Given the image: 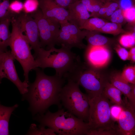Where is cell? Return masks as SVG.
<instances>
[{
    "label": "cell",
    "mask_w": 135,
    "mask_h": 135,
    "mask_svg": "<svg viewBox=\"0 0 135 135\" xmlns=\"http://www.w3.org/2000/svg\"><path fill=\"white\" fill-rule=\"evenodd\" d=\"M122 106L113 104L110 108V112L112 117L115 122L117 121L122 110Z\"/></svg>",
    "instance_id": "34"
},
{
    "label": "cell",
    "mask_w": 135,
    "mask_h": 135,
    "mask_svg": "<svg viewBox=\"0 0 135 135\" xmlns=\"http://www.w3.org/2000/svg\"><path fill=\"white\" fill-rule=\"evenodd\" d=\"M125 20L131 23H135V8L134 6L125 10H122Z\"/></svg>",
    "instance_id": "31"
},
{
    "label": "cell",
    "mask_w": 135,
    "mask_h": 135,
    "mask_svg": "<svg viewBox=\"0 0 135 135\" xmlns=\"http://www.w3.org/2000/svg\"><path fill=\"white\" fill-rule=\"evenodd\" d=\"M47 18L49 23L50 31L56 43L57 38L60 30V23L59 22L56 20L51 18Z\"/></svg>",
    "instance_id": "28"
},
{
    "label": "cell",
    "mask_w": 135,
    "mask_h": 135,
    "mask_svg": "<svg viewBox=\"0 0 135 135\" xmlns=\"http://www.w3.org/2000/svg\"><path fill=\"white\" fill-rule=\"evenodd\" d=\"M106 0H95L92 7V12L90 14V17H96L101 7Z\"/></svg>",
    "instance_id": "36"
},
{
    "label": "cell",
    "mask_w": 135,
    "mask_h": 135,
    "mask_svg": "<svg viewBox=\"0 0 135 135\" xmlns=\"http://www.w3.org/2000/svg\"><path fill=\"white\" fill-rule=\"evenodd\" d=\"M109 1H106L98 11L96 17L103 18L107 10Z\"/></svg>",
    "instance_id": "38"
},
{
    "label": "cell",
    "mask_w": 135,
    "mask_h": 135,
    "mask_svg": "<svg viewBox=\"0 0 135 135\" xmlns=\"http://www.w3.org/2000/svg\"><path fill=\"white\" fill-rule=\"evenodd\" d=\"M39 5L38 0H25L23 3V11L25 13L31 14L38 9Z\"/></svg>",
    "instance_id": "27"
},
{
    "label": "cell",
    "mask_w": 135,
    "mask_h": 135,
    "mask_svg": "<svg viewBox=\"0 0 135 135\" xmlns=\"http://www.w3.org/2000/svg\"><path fill=\"white\" fill-rule=\"evenodd\" d=\"M106 1H114L116 2H118V1L119 0H105Z\"/></svg>",
    "instance_id": "44"
},
{
    "label": "cell",
    "mask_w": 135,
    "mask_h": 135,
    "mask_svg": "<svg viewBox=\"0 0 135 135\" xmlns=\"http://www.w3.org/2000/svg\"><path fill=\"white\" fill-rule=\"evenodd\" d=\"M132 108L135 110V84H131V91L130 99L128 102Z\"/></svg>",
    "instance_id": "39"
},
{
    "label": "cell",
    "mask_w": 135,
    "mask_h": 135,
    "mask_svg": "<svg viewBox=\"0 0 135 135\" xmlns=\"http://www.w3.org/2000/svg\"><path fill=\"white\" fill-rule=\"evenodd\" d=\"M119 8L120 6L118 2L109 1L107 11L103 18L107 19Z\"/></svg>",
    "instance_id": "33"
},
{
    "label": "cell",
    "mask_w": 135,
    "mask_h": 135,
    "mask_svg": "<svg viewBox=\"0 0 135 135\" xmlns=\"http://www.w3.org/2000/svg\"><path fill=\"white\" fill-rule=\"evenodd\" d=\"M86 37L88 45L91 46H106L112 41L108 38L96 33L95 31H88Z\"/></svg>",
    "instance_id": "20"
},
{
    "label": "cell",
    "mask_w": 135,
    "mask_h": 135,
    "mask_svg": "<svg viewBox=\"0 0 135 135\" xmlns=\"http://www.w3.org/2000/svg\"><path fill=\"white\" fill-rule=\"evenodd\" d=\"M35 70V80L29 83L28 91L22 95V99L29 102L28 109L32 116L44 114L52 105L62 108L60 94L66 79L55 74L46 75L38 68Z\"/></svg>",
    "instance_id": "1"
},
{
    "label": "cell",
    "mask_w": 135,
    "mask_h": 135,
    "mask_svg": "<svg viewBox=\"0 0 135 135\" xmlns=\"http://www.w3.org/2000/svg\"><path fill=\"white\" fill-rule=\"evenodd\" d=\"M121 74L123 78L128 83L135 84V66L126 68Z\"/></svg>",
    "instance_id": "26"
},
{
    "label": "cell",
    "mask_w": 135,
    "mask_h": 135,
    "mask_svg": "<svg viewBox=\"0 0 135 135\" xmlns=\"http://www.w3.org/2000/svg\"><path fill=\"white\" fill-rule=\"evenodd\" d=\"M66 80H70L85 90L90 99L102 94L108 80L94 69L78 61L71 70L64 76Z\"/></svg>",
    "instance_id": "5"
},
{
    "label": "cell",
    "mask_w": 135,
    "mask_h": 135,
    "mask_svg": "<svg viewBox=\"0 0 135 135\" xmlns=\"http://www.w3.org/2000/svg\"><path fill=\"white\" fill-rule=\"evenodd\" d=\"M107 22L100 18H89L86 21L80 29L89 31H96L102 27Z\"/></svg>",
    "instance_id": "21"
},
{
    "label": "cell",
    "mask_w": 135,
    "mask_h": 135,
    "mask_svg": "<svg viewBox=\"0 0 135 135\" xmlns=\"http://www.w3.org/2000/svg\"><path fill=\"white\" fill-rule=\"evenodd\" d=\"M114 49L122 60H130L129 52L125 48L122 47L119 44H117L115 46Z\"/></svg>",
    "instance_id": "32"
},
{
    "label": "cell",
    "mask_w": 135,
    "mask_h": 135,
    "mask_svg": "<svg viewBox=\"0 0 135 135\" xmlns=\"http://www.w3.org/2000/svg\"><path fill=\"white\" fill-rule=\"evenodd\" d=\"M39 7L44 16L48 18L56 20L60 22L68 21V10L57 4L53 0H38Z\"/></svg>",
    "instance_id": "14"
},
{
    "label": "cell",
    "mask_w": 135,
    "mask_h": 135,
    "mask_svg": "<svg viewBox=\"0 0 135 135\" xmlns=\"http://www.w3.org/2000/svg\"><path fill=\"white\" fill-rule=\"evenodd\" d=\"M18 106V104L8 107L0 103V135H9L8 126L10 117L14 111Z\"/></svg>",
    "instance_id": "16"
},
{
    "label": "cell",
    "mask_w": 135,
    "mask_h": 135,
    "mask_svg": "<svg viewBox=\"0 0 135 135\" xmlns=\"http://www.w3.org/2000/svg\"><path fill=\"white\" fill-rule=\"evenodd\" d=\"M109 80L110 82L120 90L129 102L130 99L131 84H130L126 81L120 73L112 74Z\"/></svg>",
    "instance_id": "17"
},
{
    "label": "cell",
    "mask_w": 135,
    "mask_h": 135,
    "mask_svg": "<svg viewBox=\"0 0 135 135\" xmlns=\"http://www.w3.org/2000/svg\"><path fill=\"white\" fill-rule=\"evenodd\" d=\"M88 123L89 130L117 129L111 114L112 104L102 93L89 99Z\"/></svg>",
    "instance_id": "7"
},
{
    "label": "cell",
    "mask_w": 135,
    "mask_h": 135,
    "mask_svg": "<svg viewBox=\"0 0 135 135\" xmlns=\"http://www.w3.org/2000/svg\"><path fill=\"white\" fill-rule=\"evenodd\" d=\"M102 93L112 104L122 106L124 104L122 98V92L109 81L106 83Z\"/></svg>",
    "instance_id": "19"
},
{
    "label": "cell",
    "mask_w": 135,
    "mask_h": 135,
    "mask_svg": "<svg viewBox=\"0 0 135 135\" xmlns=\"http://www.w3.org/2000/svg\"><path fill=\"white\" fill-rule=\"evenodd\" d=\"M122 110L117 121L118 124L117 131L118 135L135 134V113L134 111L129 102L127 98L124 100Z\"/></svg>",
    "instance_id": "11"
},
{
    "label": "cell",
    "mask_w": 135,
    "mask_h": 135,
    "mask_svg": "<svg viewBox=\"0 0 135 135\" xmlns=\"http://www.w3.org/2000/svg\"><path fill=\"white\" fill-rule=\"evenodd\" d=\"M96 31L114 35L125 32L121 24L112 22H107L102 27Z\"/></svg>",
    "instance_id": "22"
},
{
    "label": "cell",
    "mask_w": 135,
    "mask_h": 135,
    "mask_svg": "<svg viewBox=\"0 0 135 135\" xmlns=\"http://www.w3.org/2000/svg\"><path fill=\"white\" fill-rule=\"evenodd\" d=\"M45 127L39 126L37 127L34 124H31L27 135H55L56 133L52 129L48 128H46Z\"/></svg>",
    "instance_id": "23"
},
{
    "label": "cell",
    "mask_w": 135,
    "mask_h": 135,
    "mask_svg": "<svg viewBox=\"0 0 135 135\" xmlns=\"http://www.w3.org/2000/svg\"><path fill=\"white\" fill-rule=\"evenodd\" d=\"M118 135L117 130H89L87 135Z\"/></svg>",
    "instance_id": "35"
},
{
    "label": "cell",
    "mask_w": 135,
    "mask_h": 135,
    "mask_svg": "<svg viewBox=\"0 0 135 135\" xmlns=\"http://www.w3.org/2000/svg\"><path fill=\"white\" fill-rule=\"evenodd\" d=\"M61 90L60 100L62 106L77 117L88 122L90 107L89 98L82 92L79 85L70 80Z\"/></svg>",
    "instance_id": "6"
},
{
    "label": "cell",
    "mask_w": 135,
    "mask_h": 135,
    "mask_svg": "<svg viewBox=\"0 0 135 135\" xmlns=\"http://www.w3.org/2000/svg\"><path fill=\"white\" fill-rule=\"evenodd\" d=\"M130 60L134 62H135V54L131 55L130 56Z\"/></svg>",
    "instance_id": "43"
},
{
    "label": "cell",
    "mask_w": 135,
    "mask_h": 135,
    "mask_svg": "<svg viewBox=\"0 0 135 135\" xmlns=\"http://www.w3.org/2000/svg\"><path fill=\"white\" fill-rule=\"evenodd\" d=\"M6 78V75L3 70L2 63L0 58V84L1 83L2 79L4 78Z\"/></svg>",
    "instance_id": "41"
},
{
    "label": "cell",
    "mask_w": 135,
    "mask_h": 135,
    "mask_svg": "<svg viewBox=\"0 0 135 135\" xmlns=\"http://www.w3.org/2000/svg\"><path fill=\"white\" fill-rule=\"evenodd\" d=\"M129 54L130 56L135 54V46H133L132 47L129 52Z\"/></svg>",
    "instance_id": "42"
},
{
    "label": "cell",
    "mask_w": 135,
    "mask_h": 135,
    "mask_svg": "<svg viewBox=\"0 0 135 135\" xmlns=\"http://www.w3.org/2000/svg\"></svg>",
    "instance_id": "45"
},
{
    "label": "cell",
    "mask_w": 135,
    "mask_h": 135,
    "mask_svg": "<svg viewBox=\"0 0 135 135\" xmlns=\"http://www.w3.org/2000/svg\"><path fill=\"white\" fill-rule=\"evenodd\" d=\"M33 56L38 68H53L56 75L63 78L80 59L71 49L62 46L60 48L54 47L48 50L41 48Z\"/></svg>",
    "instance_id": "3"
},
{
    "label": "cell",
    "mask_w": 135,
    "mask_h": 135,
    "mask_svg": "<svg viewBox=\"0 0 135 135\" xmlns=\"http://www.w3.org/2000/svg\"><path fill=\"white\" fill-rule=\"evenodd\" d=\"M67 10L69 13L68 21L80 28L90 17V14L80 0H76L71 4Z\"/></svg>",
    "instance_id": "15"
},
{
    "label": "cell",
    "mask_w": 135,
    "mask_h": 135,
    "mask_svg": "<svg viewBox=\"0 0 135 135\" xmlns=\"http://www.w3.org/2000/svg\"><path fill=\"white\" fill-rule=\"evenodd\" d=\"M12 18L0 20V51L2 52L8 50L9 45L11 37L9 26Z\"/></svg>",
    "instance_id": "18"
},
{
    "label": "cell",
    "mask_w": 135,
    "mask_h": 135,
    "mask_svg": "<svg viewBox=\"0 0 135 135\" xmlns=\"http://www.w3.org/2000/svg\"><path fill=\"white\" fill-rule=\"evenodd\" d=\"M60 6L68 9V7L76 0H53Z\"/></svg>",
    "instance_id": "37"
},
{
    "label": "cell",
    "mask_w": 135,
    "mask_h": 135,
    "mask_svg": "<svg viewBox=\"0 0 135 135\" xmlns=\"http://www.w3.org/2000/svg\"><path fill=\"white\" fill-rule=\"evenodd\" d=\"M0 58L6 78L16 85L21 94L23 95L26 93L29 84L22 82L18 77L14 63L15 59L10 50L1 52Z\"/></svg>",
    "instance_id": "10"
},
{
    "label": "cell",
    "mask_w": 135,
    "mask_h": 135,
    "mask_svg": "<svg viewBox=\"0 0 135 135\" xmlns=\"http://www.w3.org/2000/svg\"><path fill=\"white\" fill-rule=\"evenodd\" d=\"M30 14L37 23L41 47L45 49L46 47V50L54 47L56 44V42L50 31L47 18L38 8Z\"/></svg>",
    "instance_id": "12"
},
{
    "label": "cell",
    "mask_w": 135,
    "mask_h": 135,
    "mask_svg": "<svg viewBox=\"0 0 135 135\" xmlns=\"http://www.w3.org/2000/svg\"><path fill=\"white\" fill-rule=\"evenodd\" d=\"M34 116V120L39 123V126L50 128L58 135H87L90 129L88 122L63 108L54 112L48 110L45 114Z\"/></svg>",
    "instance_id": "2"
},
{
    "label": "cell",
    "mask_w": 135,
    "mask_h": 135,
    "mask_svg": "<svg viewBox=\"0 0 135 135\" xmlns=\"http://www.w3.org/2000/svg\"><path fill=\"white\" fill-rule=\"evenodd\" d=\"M119 3L120 8L122 10L126 9L132 6L130 0H120Z\"/></svg>",
    "instance_id": "40"
},
{
    "label": "cell",
    "mask_w": 135,
    "mask_h": 135,
    "mask_svg": "<svg viewBox=\"0 0 135 135\" xmlns=\"http://www.w3.org/2000/svg\"><path fill=\"white\" fill-rule=\"evenodd\" d=\"M135 32H128L122 35L119 42L120 44L126 48H132L135 43Z\"/></svg>",
    "instance_id": "25"
},
{
    "label": "cell",
    "mask_w": 135,
    "mask_h": 135,
    "mask_svg": "<svg viewBox=\"0 0 135 135\" xmlns=\"http://www.w3.org/2000/svg\"><path fill=\"white\" fill-rule=\"evenodd\" d=\"M16 16L32 49L34 50V53L37 52L41 47L36 21L30 14L24 12L16 15Z\"/></svg>",
    "instance_id": "9"
},
{
    "label": "cell",
    "mask_w": 135,
    "mask_h": 135,
    "mask_svg": "<svg viewBox=\"0 0 135 135\" xmlns=\"http://www.w3.org/2000/svg\"><path fill=\"white\" fill-rule=\"evenodd\" d=\"M60 23V30L56 44L71 50L73 48H82L86 47L82 40L86 37L88 30H82L77 26L68 21Z\"/></svg>",
    "instance_id": "8"
},
{
    "label": "cell",
    "mask_w": 135,
    "mask_h": 135,
    "mask_svg": "<svg viewBox=\"0 0 135 135\" xmlns=\"http://www.w3.org/2000/svg\"><path fill=\"white\" fill-rule=\"evenodd\" d=\"M107 19H109L112 22L122 25L125 20L122 14V10L118 8Z\"/></svg>",
    "instance_id": "30"
},
{
    "label": "cell",
    "mask_w": 135,
    "mask_h": 135,
    "mask_svg": "<svg viewBox=\"0 0 135 135\" xmlns=\"http://www.w3.org/2000/svg\"><path fill=\"white\" fill-rule=\"evenodd\" d=\"M11 23L12 26L11 37L9 46L14 59L22 66L24 72V82L28 84L30 72L38 68L35 59L31 53L32 48L20 27L16 16L12 17Z\"/></svg>",
    "instance_id": "4"
},
{
    "label": "cell",
    "mask_w": 135,
    "mask_h": 135,
    "mask_svg": "<svg viewBox=\"0 0 135 135\" xmlns=\"http://www.w3.org/2000/svg\"><path fill=\"white\" fill-rule=\"evenodd\" d=\"M23 3L18 0H15L10 3L9 9L14 15L18 14L23 10Z\"/></svg>",
    "instance_id": "29"
},
{
    "label": "cell",
    "mask_w": 135,
    "mask_h": 135,
    "mask_svg": "<svg viewBox=\"0 0 135 135\" xmlns=\"http://www.w3.org/2000/svg\"><path fill=\"white\" fill-rule=\"evenodd\" d=\"M10 0H0V20L12 18L15 15L10 10Z\"/></svg>",
    "instance_id": "24"
},
{
    "label": "cell",
    "mask_w": 135,
    "mask_h": 135,
    "mask_svg": "<svg viewBox=\"0 0 135 135\" xmlns=\"http://www.w3.org/2000/svg\"><path fill=\"white\" fill-rule=\"evenodd\" d=\"M110 57V52L106 46L88 45L85 53V58L88 64L94 68L105 66L108 63Z\"/></svg>",
    "instance_id": "13"
}]
</instances>
